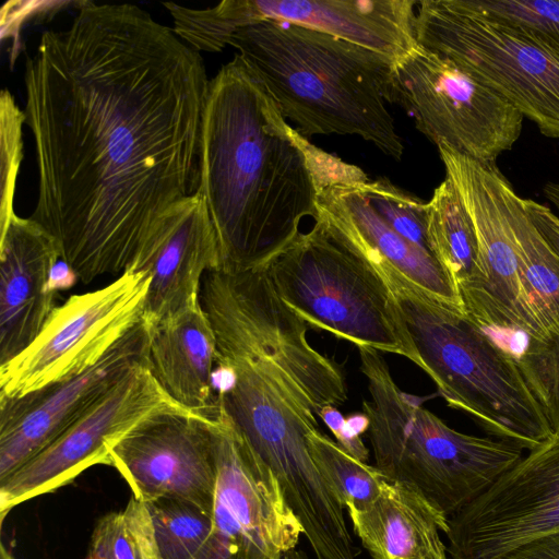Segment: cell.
Here are the masks:
<instances>
[{"mask_svg":"<svg viewBox=\"0 0 559 559\" xmlns=\"http://www.w3.org/2000/svg\"><path fill=\"white\" fill-rule=\"evenodd\" d=\"M516 361L552 435L559 436V336L531 340Z\"/></svg>","mask_w":559,"mask_h":559,"instance_id":"cell-30","label":"cell"},{"mask_svg":"<svg viewBox=\"0 0 559 559\" xmlns=\"http://www.w3.org/2000/svg\"><path fill=\"white\" fill-rule=\"evenodd\" d=\"M364 257L386 282L420 369L450 407L522 451L552 436L513 355L463 310L419 287L388 261Z\"/></svg>","mask_w":559,"mask_h":559,"instance_id":"cell-5","label":"cell"},{"mask_svg":"<svg viewBox=\"0 0 559 559\" xmlns=\"http://www.w3.org/2000/svg\"><path fill=\"white\" fill-rule=\"evenodd\" d=\"M142 322L85 372L17 399L0 400V481L19 469L134 367L148 361Z\"/></svg>","mask_w":559,"mask_h":559,"instance_id":"cell-16","label":"cell"},{"mask_svg":"<svg viewBox=\"0 0 559 559\" xmlns=\"http://www.w3.org/2000/svg\"><path fill=\"white\" fill-rule=\"evenodd\" d=\"M361 187L382 218L402 237L431 254L427 203L386 178L366 179Z\"/></svg>","mask_w":559,"mask_h":559,"instance_id":"cell-28","label":"cell"},{"mask_svg":"<svg viewBox=\"0 0 559 559\" xmlns=\"http://www.w3.org/2000/svg\"><path fill=\"white\" fill-rule=\"evenodd\" d=\"M216 355L215 333L200 302L150 329L153 377L179 405L206 417L216 408Z\"/></svg>","mask_w":559,"mask_h":559,"instance_id":"cell-21","label":"cell"},{"mask_svg":"<svg viewBox=\"0 0 559 559\" xmlns=\"http://www.w3.org/2000/svg\"><path fill=\"white\" fill-rule=\"evenodd\" d=\"M308 440L314 463L346 510L362 509L378 497L388 480L380 469L353 457L320 431Z\"/></svg>","mask_w":559,"mask_h":559,"instance_id":"cell-25","label":"cell"},{"mask_svg":"<svg viewBox=\"0 0 559 559\" xmlns=\"http://www.w3.org/2000/svg\"><path fill=\"white\" fill-rule=\"evenodd\" d=\"M502 191L527 307L544 337H558L559 262L507 178L503 179Z\"/></svg>","mask_w":559,"mask_h":559,"instance_id":"cell-23","label":"cell"},{"mask_svg":"<svg viewBox=\"0 0 559 559\" xmlns=\"http://www.w3.org/2000/svg\"><path fill=\"white\" fill-rule=\"evenodd\" d=\"M414 0H248L254 22L304 25L397 59L417 45Z\"/></svg>","mask_w":559,"mask_h":559,"instance_id":"cell-19","label":"cell"},{"mask_svg":"<svg viewBox=\"0 0 559 559\" xmlns=\"http://www.w3.org/2000/svg\"><path fill=\"white\" fill-rule=\"evenodd\" d=\"M25 112L16 105L9 90L0 94V159H1V206L0 230L5 228L13 215L16 180L22 160V126Z\"/></svg>","mask_w":559,"mask_h":559,"instance_id":"cell-31","label":"cell"},{"mask_svg":"<svg viewBox=\"0 0 559 559\" xmlns=\"http://www.w3.org/2000/svg\"><path fill=\"white\" fill-rule=\"evenodd\" d=\"M151 276L126 271L99 289L57 306L37 337L0 366V400L76 377L99 362L142 322Z\"/></svg>","mask_w":559,"mask_h":559,"instance_id":"cell-10","label":"cell"},{"mask_svg":"<svg viewBox=\"0 0 559 559\" xmlns=\"http://www.w3.org/2000/svg\"><path fill=\"white\" fill-rule=\"evenodd\" d=\"M282 559H308L304 551L290 549L286 551Z\"/></svg>","mask_w":559,"mask_h":559,"instance_id":"cell-35","label":"cell"},{"mask_svg":"<svg viewBox=\"0 0 559 559\" xmlns=\"http://www.w3.org/2000/svg\"><path fill=\"white\" fill-rule=\"evenodd\" d=\"M59 259L53 237L31 217L14 214L0 230V366L37 337L57 307Z\"/></svg>","mask_w":559,"mask_h":559,"instance_id":"cell-17","label":"cell"},{"mask_svg":"<svg viewBox=\"0 0 559 559\" xmlns=\"http://www.w3.org/2000/svg\"><path fill=\"white\" fill-rule=\"evenodd\" d=\"M219 267L217 240L198 192L165 214L155 240L143 321L151 329L200 302L203 277Z\"/></svg>","mask_w":559,"mask_h":559,"instance_id":"cell-18","label":"cell"},{"mask_svg":"<svg viewBox=\"0 0 559 559\" xmlns=\"http://www.w3.org/2000/svg\"><path fill=\"white\" fill-rule=\"evenodd\" d=\"M522 204L559 262V216L535 200L522 198Z\"/></svg>","mask_w":559,"mask_h":559,"instance_id":"cell-32","label":"cell"},{"mask_svg":"<svg viewBox=\"0 0 559 559\" xmlns=\"http://www.w3.org/2000/svg\"><path fill=\"white\" fill-rule=\"evenodd\" d=\"M111 466L133 498L191 503L212 515L216 465L211 418L189 411L158 412L109 449Z\"/></svg>","mask_w":559,"mask_h":559,"instance_id":"cell-15","label":"cell"},{"mask_svg":"<svg viewBox=\"0 0 559 559\" xmlns=\"http://www.w3.org/2000/svg\"><path fill=\"white\" fill-rule=\"evenodd\" d=\"M38 198L29 216L82 283L146 271L167 211L199 191L203 59L135 4L80 1L24 73Z\"/></svg>","mask_w":559,"mask_h":559,"instance_id":"cell-1","label":"cell"},{"mask_svg":"<svg viewBox=\"0 0 559 559\" xmlns=\"http://www.w3.org/2000/svg\"><path fill=\"white\" fill-rule=\"evenodd\" d=\"M144 503L152 520L158 559H199L212 531V515L177 499Z\"/></svg>","mask_w":559,"mask_h":559,"instance_id":"cell-26","label":"cell"},{"mask_svg":"<svg viewBox=\"0 0 559 559\" xmlns=\"http://www.w3.org/2000/svg\"><path fill=\"white\" fill-rule=\"evenodd\" d=\"M1 559H14L11 551L3 544L1 545Z\"/></svg>","mask_w":559,"mask_h":559,"instance_id":"cell-36","label":"cell"},{"mask_svg":"<svg viewBox=\"0 0 559 559\" xmlns=\"http://www.w3.org/2000/svg\"><path fill=\"white\" fill-rule=\"evenodd\" d=\"M266 270L277 295L306 323L421 368L386 282L323 219L300 233Z\"/></svg>","mask_w":559,"mask_h":559,"instance_id":"cell-7","label":"cell"},{"mask_svg":"<svg viewBox=\"0 0 559 559\" xmlns=\"http://www.w3.org/2000/svg\"><path fill=\"white\" fill-rule=\"evenodd\" d=\"M448 524L452 559H502L559 532V436L528 451Z\"/></svg>","mask_w":559,"mask_h":559,"instance_id":"cell-14","label":"cell"},{"mask_svg":"<svg viewBox=\"0 0 559 559\" xmlns=\"http://www.w3.org/2000/svg\"><path fill=\"white\" fill-rule=\"evenodd\" d=\"M163 411L189 409L162 389L148 361L138 365L46 448L0 481L1 523L12 508L57 490L86 468L111 466L110 447Z\"/></svg>","mask_w":559,"mask_h":559,"instance_id":"cell-13","label":"cell"},{"mask_svg":"<svg viewBox=\"0 0 559 559\" xmlns=\"http://www.w3.org/2000/svg\"><path fill=\"white\" fill-rule=\"evenodd\" d=\"M211 429L216 487L212 531L199 559H282L304 532L280 483L226 413Z\"/></svg>","mask_w":559,"mask_h":559,"instance_id":"cell-12","label":"cell"},{"mask_svg":"<svg viewBox=\"0 0 559 559\" xmlns=\"http://www.w3.org/2000/svg\"><path fill=\"white\" fill-rule=\"evenodd\" d=\"M86 559H158L145 503L131 498L123 510L102 516Z\"/></svg>","mask_w":559,"mask_h":559,"instance_id":"cell-27","label":"cell"},{"mask_svg":"<svg viewBox=\"0 0 559 559\" xmlns=\"http://www.w3.org/2000/svg\"><path fill=\"white\" fill-rule=\"evenodd\" d=\"M415 37L421 47L466 68L542 134L559 139V55L468 0H421Z\"/></svg>","mask_w":559,"mask_h":559,"instance_id":"cell-8","label":"cell"},{"mask_svg":"<svg viewBox=\"0 0 559 559\" xmlns=\"http://www.w3.org/2000/svg\"><path fill=\"white\" fill-rule=\"evenodd\" d=\"M200 304L216 337V365L233 382L216 400L281 485L314 548L343 538L344 506L314 463L308 437L320 411L347 401L344 372L313 348L307 323L277 295L266 267L209 271Z\"/></svg>","mask_w":559,"mask_h":559,"instance_id":"cell-2","label":"cell"},{"mask_svg":"<svg viewBox=\"0 0 559 559\" xmlns=\"http://www.w3.org/2000/svg\"><path fill=\"white\" fill-rule=\"evenodd\" d=\"M448 178L467 211L478 241L480 276L465 313L500 346L518 357L531 340L546 341L524 297L518 255L504 213L502 182L495 163H484L441 144Z\"/></svg>","mask_w":559,"mask_h":559,"instance_id":"cell-11","label":"cell"},{"mask_svg":"<svg viewBox=\"0 0 559 559\" xmlns=\"http://www.w3.org/2000/svg\"><path fill=\"white\" fill-rule=\"evenodd\" d=\"M320 419L325 424L328 429L335 437L338 435L341 429L345 424V418L343 414L338 411L336 406L326 405L320 411L319 415Z\"/></svg>","mask_w":559,"mask_h":559,"instance_id":"cell-34","label":"cell"},{"mask_svg":"<svg viewBox=\"0 0 559 559\" xmlns=\"http://www.w3.org/2000/svg\"><path fill=\"white\" fill-rule=\"evenodd\" d=\"M502 559H559V532L534 539Z\"/></svg>","mask_w":559,"mask_h":559,"instance_id":"cell-33","label":"cell"},{"mask_svg":"<svg viewBox=\"0 0 559 559\" xmlns=\"http://www.w3.org/2000/svg\"><path fill=\"white\" fill-rule=\"evenodd\" d=\"M347 513L372 559H448L439 532L449 520L404 484L388 479L372 502Z\"/></svg>","mask_w":559,"mask_h":559,"instance_id":"cell-22","label":"cell"},{"mask_svg":"<svg viewBox=\"0 0 559 559\" xmlns=\"http://www.w3.org/2000/svg\"><path fill=\"white\" fill-rule=\"evenodd\" d=\"M368 177L294 129L237 53L210 80L199 193L214 227L219 267H266L318 217L321 192Z\"/></svg>","mask_w":559,"mask_h":559,"instance_id":"cell-3","label":"cell"},{"mask_svg":"<svg viewBox=\"0 0 559 559\" xmlns=\"http://www.w3.org/2000/svg\"><path fill=\"white\" fill-rule=\"evenodd\" d=\"M492 19L514 26L559 55V0H468Z\"/></svg>","mask_w":559,"mask_h":559,"instance_id":"cell-29","label":"cell"},{"mask_svg":"<svg viewBox=\"0 0 559 559\" xmlns=\"http://www.w3.org/2000/svg\"><path fill=\"white\" fill-rule=\"evenodd\" d=\"M389 103H397L437 146L495 163L519 140L524 117L449 57L416 45L392 67Z\"/></svg>","mask_w":559,"mask_h":559,"instance_id":"cell-9","label":"cell"},{"mask_svg":"<svg viewBox=\"0 0 559 559\" xmlns=\"http://www.w3.org/2000/svg\"><path fill=\"white\" fill-rule=\"evenodd\" d=\"M361 181L328 186L318 200L317 219L326 222L361 253L388 261L419 287L464 311L452 280L435 255L409 242L382 218Z\"/></svg>","mask_w":559,"mask_h":559,"instance_id":"cell-20","label":"cell"},{"mask_svg":"<svg viewBox=\"0 0 559 559\" xmlns=\"http://www.w3.org/2000/svg\"><path fill=\"white\" fill-rule=\"evenodd\" d=\"M555 206H556V209L559 211V193H558V195H557V198H556Z\"/></svg>","mask_w":559,"mask_h":559,"instance_id":"cell-37","label":"cell"},{"mask_svg":"<svg viewBox=\"0 0 559 559\" xmlns=\"http://www.w3.org/2000/svg\"><path fill=\"white\" fill-rule=\"evenodd\" d=\"M427 217L431 252L452 280L464 309L478 285L479 250L473 222L448 178L427 203Z\"/></svg>","mask_w":559,"mask_h":559,"instance_id":"cell-24","label":"cell"},{"mask_svg":"<svg viewBox=\"0 0 559 559\" xmlns=\"http://www.w3.org/2000/svg\"><path fill=\"white\" fill-rule=\"evenodd\" d=\"M229 45L305 138L358 135L401 159L404 145L385 105L395 59L275 20L242 27Z\"/></svg>","mask_w":559,"mask_h":559,"instance_id":"cell-4","label":"cell"},{"mask_svg":"<svg viewBox=\"0 0 559 559\" xmlns=\"http://www.w3.org/2000/svg\"><path fill=\"white\" fill-rule=\"evenodd\" d=\"M369 399L367 437L376 467L419 493L440 515H453L483 495L523 456L510 443L456 431L403 392L378 352L358 347Z\"/></svg>","mask_w":559,"mask_h":559,"instance_id":"cell-6","label":"cell"}]
</instances>
